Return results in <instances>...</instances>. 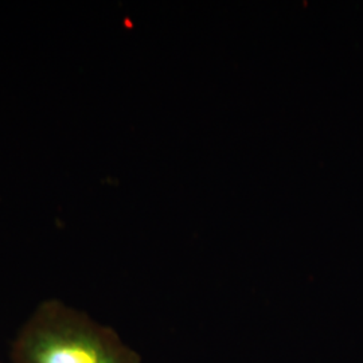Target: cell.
<instances>
[{
  "label": "cell",
  "instance_id": "6da1fadb",
  "mask_svg": "<svg viewBox=\"0 0 363 363\" xmlns=\"http://www.w3.org/2000/svg\"><path fill=\"white\" fill-rule=\"evenodd\" d=\"M10 363H140L116 334L58 298L39 304L16 331Z\"/></svg>",
  "mask_w": 363,
  "mask_h": 363
},
{
  "label": "cell",
  "instance_id": "7a4b0ae2",
  "mask_svg": "<svg viewBox=\"0 0 363 363\" xmlns=\"http://www.w3.org/2000/svg\"><path fill=\"white\" fill-rule=\"evenodd\" d=\"M0 363H1V361H0Z\"/></svg>",
  "mask_w": 363,
  "mask_h": 363
}]
</instances>
